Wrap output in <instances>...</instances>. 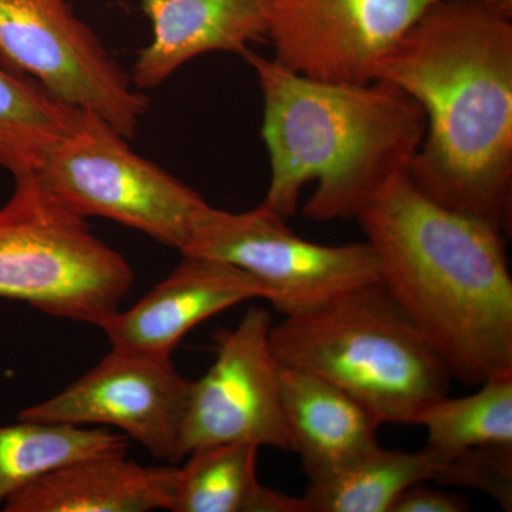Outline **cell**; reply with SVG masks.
<instances>
[{
  "label": "cell",
  "mask_w": 512,
  "mask_h": 512,
  "mask_svg": "<svg viewBox=\"0 0 512 512\" xmlns=\"http://www.w3.org/2000/svg\"><path fill=\"white\" fill-rule=\"evenodd\" d=\"M13 178L0 208V298L101 328L133 288V269L37 171Z\"/></svg>",
  "instance_id": "5b68a950"
},
{
  "label": "cell",
  "mask_w": 512,
  "mask_h": 512,
  "mask_svg": "<svg viewBox=\"0 0 512 512\" xmlns=\"http://www.w3.org/2000/svg\"><path fill=\"white\" fill-rule=\"evenodd\" d=\"M0 60L72 109L136 136L150 100L67 0H0Z\"/></svg>",
  "instance_id": "ba28073f"
},
{
  "label": "cell",
  "mask_w": 512,
  "mask_h": 512,
  "mask_svg": "<svg viewBox=\"0 0 512 512\" xmlns=\"http://www.w3.org/2000/svg\"><path fill=\"white\" fill-rule=\"evenodd\" d=\"M181 255L217 259L244 269L265 285L268 302L284 318L313 311L380 281L375 252L366 241L343 245L306 241L264 205L247 212L211 207Z\"/></svg>",
  "instance_id": "52a82bcc"
},
{
  "label": "cell",
  "mask_w": 512,
  "mask_h": 512,
  "mask_svg": "<svg viewBox=\"0 0 512 512\" xmlns=\"http://www.w3.org/2000/svg\"><path fill=\"white\" fill-rule=\"evenodd\" d=\"M138 2L153 35L131 69L136 89H156L195 57L214 52L241 55L266 37L269 0Z\"/></svg>",
  "instance_id": "4fadbf2b"
},
{
  "label": "cell",
  "mask_w": 512,
  "mask_h": 512,
  "mask_svg": "<svg viewBox=\"0 0 512 512\" xmlns=\"http://www.w3.org/2000/svg\"><path fill=\"white\" fill-rule=\"evenodd\" d=\"M180 468L141 466L126 453L70 464L33 481L3 504L5 512L171 511Z\"/></svg>",
  "instance_id": "5bb4252c"
},
{
  "label": "cell",
  "mask_w": 512,
  "mask_h": 512,
  "mask_svg": "<svg viewBox=\"0 0 512 512\" xmlns=\"http://www.w3.org/2000/svg\"><path fill=\"white\" fill-rule=\"evenodd\" d=\"M433 0H269L274 60L328 83H369Z\"/></svg>",
  "instance_id": "30bf717a"
},
{
  "label": "cell",
  "mask_w": 512,
  "mask_h": 512,
  "mask_svg": "<svg viewBox=\"0 0 512 512\" xmlns=\"http://www.w3.org/2000/svg\"><path fill=\"white\" fill-rule=\"evenodd\" d=\"M420 104L409 167L424 195L507 231L512 215V15L490 0H433L380 70Z\"/></svg>",
  "instance_id": "6da1fadb"
},
{
  "label": "cell",
  "mask_w": 512,
  "mask_h": 512,
  "mask_svg": "<svg viewBox=\"0 0 512 512\" xmlns=\"http://www.w3.org/2000/svg\"><path fill=\"white\" fill-rule=\"evenodd\" d=\"M19 421L0 427V504L59 468L87 458L127 453L130 441L106 427Z\"/></svg>",
  "instance_id": "ac0fdd59"
},
{
  "label": "cell",
  "mask_w": 512,
  "mask_h": 512,
  "mask_svg": "<svg viewBox=\"0 0 512 512\" xmlns=\"http://www.w3.org/2000/svg\"><path fill=\"white\" fill-rule=\"evenodd\" d=\"M80 111L0 60V168L12 175L39 170Z\"/></svg>",
  "instance_id": "d6986e66"
},
{
  "label": "cell",
  "mask_w": 512,
  "mask_h": 512,
  "mask_svg": "<svg viewBox=\"0 0 512 512\" xmlns=\"http://www.w3.org/2000/svg\"><path fill=\"white\" fill-rule=\"evenodd\" d=\"M192 380L171 357L111 349L90 372L19 420L120 430L157 460L180 461V437Z\"/></svg>",
  "instance_id": "8fae6325"
},
{
  "label": "cell",
  "mask_w": 512,
  "mask_h": 512,
  "mask_svg": "<svg viewBox=\"0 0 512 512\" xmlns=\"http://www.w3.org/2000/svg\"><path fill=\"white\" fill-rule=\"evenodd\" d=\"M279 365L322 377L365 404L380 423L413 424L446 396L450 372L382 282L272 325Z\"/></svg>",
  "instance_id": "277c9868"
},
{
  "label": "cell",
  "mask_w": 512,
  "mask_h": 512,
  "mask_svg": "<svg viewBox=\"0 0 512 512\" xmlns=\"http://www.w3.org/2000/svg\"><path fill=\"white\" fill-rule=\"evenodd\" d=\"M259 447L248 443L197 448L180 468L171 512H306L302 497L259 483Z\"/></svg>",
  "instance_id": "e0dca14e"
},
{
  "label": "cell",
  "mask_w": 512,
  "mask_h": 512,
  "mask_svg": "<svg viewBox=\"0 0 512 512\" xmlns=\"http://www.w3.org/2000/svg\"><path fill=\"white\" fill-rule=\"evenodd\" d=\"M443 461L429 450L416 453L375 447L319 476L309 477L306 512H390L413 484L433 481Z\"/></svg>",
  "instance_id": "2e32d148"
},
{
  "label": "cell",
  "mask_w": 512,
  "mask_h": 512,
  "mask_svg": "<svg viewBox=\"0 0 512 512\" xmlns=\"http://www.w3.org/2000/svg\"><path fill=\"white\" fill-rule=\"evenodd\" d=\"M380 282L453 379L512 375V278L504 231L393 178L356 217Z\"/></svg>",
  "instance_id": "7a4b0ae2"
},
{
  "label": "cell",
  "mask_w": 512,
  "mask_h": 512,
  "mask_svg": "<svg viewBox=\"0 0 512 512\" xmlns=\"http://www.w3.org/2000/svg\"><path fill=\"white\" fill-rule=\"evenodd\" d=\"M264 99L262 138L271 163L265 200L282 218L295 214L305 185L316 190L303 215L316 222L356 218L393 178L409 173L424 133L420 104L387 80L309 79L247 49Z\"/></svg>",
  "instance_id": "3957f363"
},
{
  "label": "cell",
  "mask_w": 512,
  "mask_h": 512,
  "mask_svg": "<svg viewBox=\"0 0 512 512\" xmlns=\"http://www.w3.org/2000/svg\"><path fill=\"white\" fill-rule=\"evenodd\" d=\"M279 387L292 451L301 456L308 478L342 466L379 444L380 420L328 380L279 365Z\"/></svg>",
  "instance_id": "9a60e30c"
},
{
  "label": "cell",
  "mask_w": 512,
  "mask_h": 512,
  "mask_svg": "<svg viewBox=\"0 0 512 512\" xmlns=\"http://www.w3.org/2000/svg\"><path fill=\"white\" fill-rule=\"evenodd\" d=\"M470 511L467 500L457 494L429 487L427 481L406 488L394 501L390 512H464Z\"/></svg>",
  "instance_id": "7402d4cb"
},
{
  "label": "cell",
  "mask_w": 512,
  "mask_h": 512,
  "mask_svg": "<svg viewBox=\"0 0 512 512\" xmlns=\"http://www.w3.org/2000/svg\"><path fill=\"white\" fill-rule=\"evenodd\" d=\"M478 387L464 397L446 394L414 419V426L426 430V447L441 461L471 447L512 444V375L493 377Z\"/></svg>",
  "instance_id": "ffe728a7"
},
{
  "label": "cell",
  "mask_w": 512,
  "mask_h": 512,
  "mask_svg": "<svg viewBox=\"0 0 512 512\" xmlns=\"http://www.w3.org/2000/svg\"><path fill=\"white\" fill-rule=\"evenodd\" d=\"M490 2L497 6V8L512 15V0H490Z\"/></svg>",
  "instance_id": "603a6c76"
},
{
  "label": "cell",
  "mask_w": 512,
  "mask_h": 512,
  "mask_svg": "<svg viewBox=\"0 0 512 512\" xmlns=\"http://www.w3.org/2000/svg\"><path fill=\"white\" fill-rule=\"evenodd\" d=\"M43 183L80 217L136 229L183 252L211 205L183 181L134 153L107 121L80 111L76 126L37 170Z\"/></svg>",
  "instance_id": "8992f818"
},
{
  "label": "cell",
  "mask_w": 512,
  "mask_h": 512,
  "mask_svg": "<svg viewBox=\"0 0 512 512\" xmlns=\"http://www.w3.org/2000/svg\"><path fill=\"white\" fill-rule=\"evenodd\" d=\"M272 325L271 313L251 308L237 328L217 333L214 363L191 383L180 460L197 448L228 443L292 451Z\"/></svg>",
  "instance_id": "9c48e42d"
},
{
  "label": "cell",
  "mask_w": 512,
  "mask_h": 512,
  "mask_svg": "<svg viewBox=\"0 0 512 512\" xmlns=\"http://www.w3.org/2000/svg\"><path fill=\"white\" fill-rule=\"evenodd\" d=\"M433 481L476 488L512 510V444L467 448L443 461Z\"/></svg>",
  "instance_id": "44dd1931"
},
{
  "label": "cell",
  "mask_w": 512,
  "mask_h": 512,
  "mask_svg": "<svg viewBox=\"0 0 512 512\" xmlns=\"http://www.w3.org/2000/svg\"><path fill=\"white\" fill-rule=\"evenodd\" d=\"M252 299L268 301V291L244 269L183 255L164 281L128 311L113 313L100 329L113 349L171 357L195 326Z\"/></svg>",
  "instance_id": "7c38bea8"
}]
</instances>
